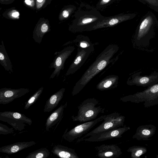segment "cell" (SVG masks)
<instances>
[{"instance_id": "1", "label": "cell", "mask_w": 158, "mask_h": 158, "mask_svg": "<svg viewBox=\"0 0 158 158\" xmlns=\"http://www.w3.org/2000/svg\"><path fill=\"white\" fill-rule=\"evenodd\" d=\"M118 50V47L116 45L110 44L107 46L76 83L73 89L72 95L78 94L94 76L110 64Z\"/></svg>"}, {"instance_id": "2", "label": "cell", "mask_w": 158, "mask_h": 158, "mask_svg": "<svg viewBox=\"0 0 158 158\" xmlns=\"http://www.w3.org/2000/svg\"><path fill=\"white\" fill-rule=\"evenodd\" d=\"M75 19L69 30L73 33L88 31L89 29L105 17L95 8L85 5L80 7L75 14Z\"/></svg>"}, {"instance_id": "3", "label": "cell", "mask_w": 158, "mask_h": 158, "mask_svg": "<svg viewBox=\"0 0 158 158\" xmlns=\"http://www.w3.org/2000/svg\"><path fill=\"white\" fill-rule=\"evenodd\" d=\"M158 22L155 15L151 11L146 13L141 19L133 37V43L137 47L148 46L150 40L154 38L155 30Z\"/></svg>"}, {"instance_id": "4", "label": "cell", "mask_w": 158, "mask_h": 158, "mask_svg": "<svg viewBox=\"0 0 158 158\" xmlns=\"http://www.w3.org/2000/svg\"><path fill=\"white\" fill-rule=\"evenodd\" d=\"M99 101L94 98H88L78 106L77 115H73L71 117L74 122H85L94 120L100 113L105 112V108L101 106Z\"/></svg>"}, {"instance_id": "5", "label": "cell", "mask_w": 158, "mask_h": 158, "mask_svg": "<svg viewBox=\"0 0 158 158\" xmlns=\"http://www.w3.org/2000/svg\"><path fill=\"white\" fill-rule=\"evenodd\" d=\"M120 99L121 101L123 102H130L136 103L143 102L145 107L157 105L158 83L148 86L147 89L142 91L122 97Z\"/></svg>"}, {"instance_id": "6", "label": "cell", "mask_w": 158, "mask_h": 158, "mask_svg": "<svg viewBox=\"0 0 158 158\" xmlns=\"http://www.w3.org/2000/svg\"><path fill=\"white\" fill-rule=\"evenodd\" d=\"M125 119L124 116L117 112L106 115L102 123L83 137L78 139L77 143L80 142L81 140L88 137L123 126Z\"/></svg>"}, {"instance_id": "7", "label": "cell", "mask_w": 158, "mask_h": 158, "mask_svg": "<svg viewBox=\"0 0 158 158\" xmlns=\"http://www.w3.org/2000/svg\"><path fill=\"white\" fill-rule=\"evenodd\" d=\"M106 116V115H102L94 120L85 122L77 126L68 131V129H66L63 135L62 138L69 142L80 138L96 124L103 120Z\"/></svg>"}, {"instance_id": "8", "label": "cell", "mask_w": 158, "mask_h": 158, "mask_svg": "<svg viewBox=\"0 0 158 158\" xmlns=\"http://www.w3.org/2000/svg\"><path fill=\"white\" fill-rule=\"evenodd\" d=\"M0 120L6 122L15 130L22 131L27 124L31 125V119L23 114L13 111H5L0 112Z\"/></svg>"}, {"instance_id": "9", "label": "cell", "mask_w": 158, "mask_h": 158, "mask_svg": "<svg viewBox=\"0 0 158 158\" xmlns=\"http://www.w3.org/2000/svg\"><path fill=\"white\" fill-rule=\"evenodd\" d=\"M136 15L135 13H122L113 16L105 17L104 19L90 27L88 31L112 27L124 21L132 19Z\"/></svg>"}, {"instance_id": "10", "label": "cell", "mask_w": 158, "mask_h": 158, "mask_svg": "<svg viewBox=\"0 0 158 158\" xmlns=\"http://www.w3.org/2000/svg\"><path fill=\"white\" fill-rule=\"evenodd\" d=\"M73 46H69L64 48L60 51L56 52L52 62L49 66L50 68H54V71L50 77L52 79L55 77H58L61 70L64 68V64L66 59L71 55L75 49Z\"/></svg>"}, {"instance_id": "11", "label": "cell", "mask_w": 158, "mask_h": 158, "mask_svg": "<svg viewBox=\"0 0 158 158\" xmlns=\"http://www.w3.org/2000/svg\"><path fill=\"white\" fill-rule=\"evenodd\" d=\"M141 72L133 73L128 79L127 83L129 85L149 86L158 83V72L154 71L148 75H141Z\"/></svg>"}, {"instance_id": "12", "label": "cell", "mask_w": 158, "mask_h": 158, "mask_svg": "<svg viewBox=\"0 0 158 158\" xmlns=\"http://www.w3.org/2000/svg\"><path fill=\"white\" fill-rule=\"evenodd\" d=\"M130 129L129 127L124 126L122 127H119L90 136L82 139L81 142H101L112 139L120 138L125 132Z\"/></svg>"}, {"instance_id": "13", "label": "cell", "mask_w": 158, "mask_h": 158, "mask_svg": "<svg viewBox=\"0 0 158 158\" xmlns=\"http://www.w3.org/2000/svg\"><path fill=\"white\" fill-rule=\"evenodd\" d=\"M94 50V47L92 44L86 48L81 47L79 49L75 60L70 66L65 75L68 76L76 72L83 65Z\"/></svg>"}, {"instance_id": "14", "label": "cell", "mask_w": 158, "mask_h": 158, "mask_svg": "<svg viewBox=\"0 0 158 158\" xmlns=\"http://www.w3.org/2000/svg\"><path fill=\"white\" fill-rule=\"evenodd\" d=\"M30 90L28 88L12 89L3 88L0 89V104L5 105L12 102L28 93Z\"/></svg>"}, {"instance_id": "15", "label": "cell", "mask_w": 158, "mask_h": 158, "mask_svg": "<svg viewBox=\"0 0 158 158\" xmlns=\"http://www.w3.org/2000/svg\"><path fill=\"white\" fill-rule=\"evenodd\" d=\"M97 156L101 158H116L121 156L122 152L117 145L103 144L96 147Z\"/></svg>"}, {"instance_id": "16", "label": "cell", "mask_w": 158, "mask_h": 158, "mask_svg": "<svg viewBox=\"0 0 158 158\" xmlns=\"http://www.w3.org/2000/svg\"><path fill=\"white\" fill-rule=\"evenodd\" d=\"M51 30L49 21L41 18L36 24L33 33V38L36 43L40 44L44 35Z\"/></svg>"}, {"instance_id": "17", "label": "cell", "mask_w": 158, "mask_h": 158, "mask_svg": "<svg viewBox=\"0 0 158 158\" xmlns=\"http://www.w3.org/2000/svg\"><path fill=\"white\" fill-rule=\"evenodd\" d=\"M67 105V102L61 105L48 117L45 125L47 131H49L52 127L61 121L63 116L64 110Z\"/></svg>"}, {"instance_id": "18", "label": "cell", "mask_w": 158, "mask_h": 158, "mask_svg": "<svg viewBox=\"0 0 158 158\" xmlns=\"http://www.w3.org/2000/svg\"><path fill=\"white\" fill-rule=\"evenodd\" d=\"M36 143L34 141L18 142L0 148V152L10 155L33 146Z\"/></svg>"}, {"instance_id": "19", "label": "cell", "mask_w": 158, "mask_h": 158, "mask_svg": "<svg viewBox=\"0 0 158 158\" xmlns=\"http://www.w3.org/2000/svg\"><path fill=\"white\" fill-rule=\"evenodd\" d=\"M51 152L56 156L62 158H79L75 150L60 144L54 146Z\"/></svg>"}, {"instance_id": "20", "label": "cell", "mask_w": 158, "mask_h": 158, "mask_svg": "<svg viewBox=\"0 0 158 158\" xmlns=\"http://www.w3.org/2000/svg\"><path fill=\"white\" fill-rule=\"evenodd\" d=\"M65 90V88H62L51 96L46 101L44 106V112H49L57 106L63 98Z\"/></svg>"}, {"instance_id": "21", "label": "cell", "mask_w": 158, "mask_h": 158, "mask_svg": "<svg viewBox=\"0 0 158 158\" xmlns=\"http://www.w3.org/2000/svg\"><path fill=\"white\" fill-rule=\"evenodd\" d=\"M156 129V127L151 125L140 126L137 129L133 138L139 140H148L153 136Z\"/></svg>"}, {"instance_id": "22", "label": "cell", "mask_w": 158, "mask_h": 158, "mask_svg": "<svg viewBox=\"0 0 158 158\" xmlns=\"http://www.w3.org/2000/svg\"><path fill=\"white\" fill-rule=\"evenodd\" d=\"M0 64L10 73L13 72V66L2 40L0 45Z\"/></svg>"}, {"instance_id": "23", "label": "cell", "mask_w": 158, "mask_h": 158, "mask_svg": "<svg viewBox=\"0 0 158 158\" xmlns=\"http://www.w3.org/2000/svg\"><path fill=\"white\" fill-rule=\"evenodd\" d=\"M118 79L117 76H115L106 78L97 85V88L102 91L115 88L117 85Z\"/></svg>"}, {"instance_id": "24", "label": "cell", "mask_w": 158, "mask_h": 158, "mask_svg": "<svg viewBox=\"0 0 158 158\" xmlns=\"http://www.w3.org/2000/svg\"><path fill=\"white\" fill-rule=\"evenodd\" d=\"M50 154L49 150L46 148H42L29 153L26 158H46Z\"/></svg>"}, {"instance_id": "25", "label": "cell", "mask_w": 158, "mask_h": 158, "mask_svg": "<svg viewBox=\"0 0 158 158\" xmlns=\"http://www.w3.org/2000/svg\"><path fill=\"white\" fill-rule=\"evenodd\" d=\"M127 152L131 153V157L132 158H138L146 152L147 150L144 147L133 146L129 148Z\"/></svg>"}, {"instance_id": "26", "label": "cell", "mask_w": 158, "mask_h": 158, "mask_svg": "<svg viewBox=\"0 0 158 158\" xmlns=\"http://www.w3.org/2000/svg\"><path fill=\"white\" fill-rule=\"evenodd\" d=\"M43 89V87L40 88L27 101L25 102L24 106L25 109H28L35 102L42 94Z\"/></svg>"}, {"instance_id": "27", "label": "cell", "mask_w": 158, "mask_h": 158, "mask_svg": "<svg viewBox=\"0 0 158 158\" xmlns=\"http://www.w3.org/2000/svg\"><path fill=\"white\" fill-rule=\"evenodd\" d=\"M76 7L73 5H69L64 7L59 14V20L62 21L68 18L73 13Z\"/></svg>"}, {"instance_id": "28", "label": "cell", "mask_w": 158, "mask_h": 158, "mask_svg": "<svg viewBox=\"0 0 158 158\" xmlns=\"http://www.w3.org/2000/svg\"><path fill=\"white\" fill-rule=\"evenodd\" d=\"M152 9L158 12V0H138Z\"/></svg>"}, {"instance_id": "29", "label": "cell", "mask_w": 158, "mask_h": 158, "mask_svg": "<svg viewBox=\"0 0 158 158\" xmlns=\"http://www.w3.org/2000/svg\"><path fill=\"white\" fill-rule=\"evenodd\" d=\"M3 16L9 19H17L19 17V13L17 10L11 9L5 12L3 14Z\"/></svg>"}, {"instance_id": "30", "label": "cell", "mask_w": 158, "mask_h": 158, "mask_svg": "<svg viewBox=\"0 0 158 158\" xmlns=\"http://www.w3.org/2000/svg\"><path fill=\"white\" fill-rule=\"evenodd\" d=\"M52 0H35V6L37 10L44 8L51 2Z\"/></svg>"}, {"instance_id": "31", "label": "cell", "mask_w": 158, "mask_h": 158, "mask_svg": "<svg viewBox=\"0 0 158 158\" xmlns=\"http://www.w3.org/2000/svg\"><path fill=\"white\" fill-rule=\"evenodd\" d=\"M13 128H9L4 124L0 123V135H6L13 133L14 132Z\"/></svg>"}, {"instance_id": "32", "label": "cell", "mask_w": 158, "mask_h": 158, "mask_svg": "<svg viewBox=\"0 0 158 158\" xmlns=\"http://www.w3.org/2000/svg\"><path fill=\"white\" fill-rule=\"evenodd\" d=\"M114 1L115 0H100L97 4V7L99 8L103 7Z\"/></svg>"}, {"instance_id": "33", "label": "cell", "mask_w": 158, "mask_h": 158, "mask_svg": "<svg viewBox=\"0 0 158 158\" xmlns=\"http://www.w3.org/2000/svg\"><path fill=\"white\" fill-rule=\"evenodd\" d=\"M24 3L30 8H34L35 6V0H25Z\"/></svg>"}, {"instance_id": "34", "label": "cell", "mask_w": 158, "mask_h": 158, "mask_svg": "<svg viewBox=\"0 0 158 158\" xmlns=\"http://www.w3.org/2000/svg\"><path fill=\"white\" fill-rule=\"evenodd\" d=\"M92 44L90 43H88L87 42L84 41H82L80 42V47L82 48H86L89 47Z\"/></svg>"}, {"instance_id": "35", "label": "cell", "mask_w": 158, "mask_h": 158, "mask_svg": "<svg viewBox=\"0 0 158 158\" xmlns=\"http://www.w3.org/2000/svg\"><path fill=\"white\" fill-rule=\"evenodd\" d=\"M15 0H0L2 4H8L13 2Z\"/></svg>"}]
</instances>
